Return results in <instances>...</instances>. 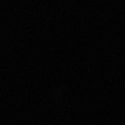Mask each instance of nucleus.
Listing matches in <instances>:
<instances>
[]
</instances>
